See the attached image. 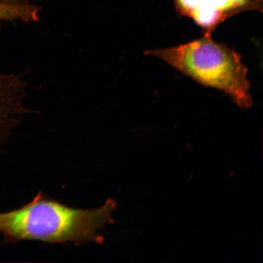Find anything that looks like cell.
<instances>
[{
  "mask_svg": "<svg viewBox=\"0 0 263 263\" xmlns=\"http://www.w3.org/2000/svg\"><path fill=\"white\" fill-rule=\"evenodd\" d=\"M116 206L114 200L108 199L100 208H71L39 192L21 208L0 213V234L6 244L23 241L102 244L101 231L113 223Z\"/></svg>",
  "mask_w": 263,
  "mask_h": 263,
  "instance_id": "cell-1",
  "label": "cell"
},
{
  "mask_svg": "<svg viewBox=\"0 0 263 263\" xmlns=\"http://www.w3.org/2000/svg\"><path fill=\"white\" fill-rule=\"evenodd\" d=\"M1 2L14 3V4H25L29 3L28 0H0Z\"/></svg>",
  "mask_w": 263,
  "mask_h": 263,
  "instance_id": "cell-5",
  "label": "cell"
},
{
  "mask_svg": "<svg viewBox=\"0 0 263 263\" xmlns=\"http://www.w3.org/2000/svg\"><path fill=\"white\" fill-rule=\"evenodd\" d=\"M177 12L205 32L212 33L226 20L250 10L262 11V0H173Z\"/></svg>",
  "mask_w": 263,
  "mask_h": 263,
  "instance_id": "cell-3",
  "label": "cell"
},
{
  "mask_svg": "<svg viewBox=\"0 0 263 263\" xmlns=\"http://www.w3.org/2000/svg\"><path fill=\"white\" fill-rule=\"evenodd\" d=\"M172 65L199 83L228 94L238 106L249 108L248 69L240 55L228 46L213 40L212 33L177 47L147 51Z\"/></svg>",
  "mask_w": 263,
  "mask_h": 263,
  "instance_id": "cell-2",
  "label": "cell"
},
{
  "mask_svg": "<svg viewBox=\"0 0 263 263\" xmlns=\"http://www.w3.org/2000/svg\"><path fill=\"white\" fill-rule=\"evenodd\" d=\"M40 9L30 2L25 4H14L0 2V22L6 21L38 22Z\"/></svg>",
  "mask_w": 263,
  "mask_h": 263,
  "instance_id": "cell-4",
  "label": "cell"
}]
</instances>
